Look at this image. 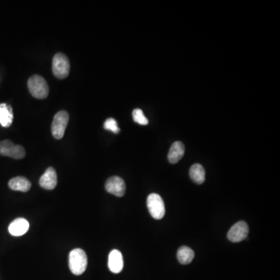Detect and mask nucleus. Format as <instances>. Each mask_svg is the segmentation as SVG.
Wrapping results in <instances>:
<instances>
[{
    "label": "nucleus",
    "instance_id": "nucleus-10",
    "mask_svg": "<svg viewBox=\"0 0 280 280\" xmlns=\"http://www.w3.org/2000/svg\"><path fill=\"white\" fill-rule=\"evenodd\" d=\"M124 262L123 257L118 250H112L109 256V268L113 273H121L123 270Z\"/></svg>",
    "mask_w": 280,
    "mask_h": 280
},
{
    "label": "nucleus",
    "instance_id": "nucleus-2",
    "mask_svg": "<svg viewBox=\"0 0 280 280\" xmlns=\"http://www.w3.org/2000/svg\"><path fill=\"white\" fill-rule=\"evenodd\" d=\"M30 93L34 98L45 99L49 95V88L47 82L42 76L34 75L31 76L27 83Z\"/></svg>",
    "mask_w": 280,
    "mask_h": 280
},
{
    "label": "nucleus",
    "instance_id": "nucleus-14",
    "mask_svg": "<svg viewBox=\"0 0 280 280\" xmlns=\"http://www.w3.org/2000/svg\"><path fill=\"white\" fill-rule=\"evenodd\" d=\"M13 119L12 108L6 104H0V125L3 127L10 126Z\"/></svg>",
    "mask_w": 280,
    "mask_h": 280
},
{
    "label": "nucleus",
    "instance_id": "nucleus-11",
    "mask_svg": "<svg viewBox=\"0 0 280 280\" xmlns=\"http://www.w3.org/2000/svg\"><path fill=\"white\" fill-rule=\"evenodd\" d=\"M30 224L27 220L24 218H17L11 223L9 226V232L15 237H19L25 234L29 229Z\"/></svg>",
    "mask_w": 280,
    "mask_h": 280
},
{
    "label": "nucleus",
    "instance_id": "nucleus-13",
    "mask_svg": "<svg viewBox=\"0 0 280 280\" xmlns=\"http://www.w3.org/2000/svg\"><path fill=\"white\" fill-rule=\"evenodd\" d=\"M9 187L13 191L27 192L31 188V184L26 177H16L11 179L9 181Z\"/></svg>",
    "mask_w": 280,
    "mask_h": 280
},
{
    "label": "nucleus",
    "instance_id": "nucleus-4",
    "mask_svg": "<svg viewBox=\"0 0 280 280\" xmlns=\"http://www.w3.org/2000/svg\"><path fill=\"white\" fill-rule=\"evenodd\" d=\"M69 119V114L65 111H60L56 113L52 124V133L56 139L63 137Z\"/></svg>",
    "mask_w": 280,
    "mask_h": 280
},
{
    "label": "nucleus",
    "instance_id": "nucleus-3",
    "mask_svg": "<svg viewBox=\"0 0 280 280\" xmlns=\"http://www.w3.org/2000/svg\"><path fill=\"white\" fill-rule=\"evenodd\" d=\"M70 63L69 58L62 53H57L53 61V72L58 79H65L69 76Z\"/></svg>",
    "mask_w": 280,
    "mask_h": 280
},
{
    "label": "nucleus",
    "instance_id": "nucleus-16",
    "mask_svg": "<svg viewBox=\"0 0 280 280\" xmlns=\"http://www.w3.org/2000/svg\"><path fill=\"white\" fill-rule=\"evenodd\" d=\"M177 257L181 264L188 265L193 260L195 253H194L193 250L188 248L187 246H182L177 251Z\"/></svg>",
    "mask_w": 280,
    "mask_h": 280
},
{
    "label": "nucleus",
    "instance_id": "nucleus-6",
    "mask_svg": "<svg viewBox=\"0 0 280 280\" xmlns=\"http://www.w3.org/2000/svg\"><path fill=\"white\" fill-rule=\"evenodd\" d=\"M0 154L6 156L14 159H23L25 157L26 152L24 147L20 145H16L10 140H3L0 142Z\"/></svg>",
    "mask_w": 280,
    "mask_h": 280
},
{
    "label": "nucleus",
    "instance_id": "nucleus-17",
    "mask_svg": "<svg viewBox=\"0 0 280 280\" xmlns=\"http://www.w3.org/2000/svg\"><path fill=\"white\" fill-rule=\"evenodd\" d=\"M132 117L134 121L139 123V125H146L149 123L148 119L144 115L141 109H135L132 112Z\"/></svg>",
    "mask_w": 280,
    "mask_h": 280
},
{
    "label": "nucleus",
    "instance_id": "nucleus-18",
    "mask_svg": "<svg viewBox=\"0 0 280 280\" xmlns=\"http://www.w3.org/2000/svg\"><path fill=\"white\" fill-rule=\"evenodd\" d=\"M105 129L112 131L114 133H118L120 132V128L117 126V121L114 118H109L106 120L104 125Z\"/></svg>",
    "mask_w": 280,
    "mask_h": 280
},
{
    "label": "nucleus",
    "instance_id": "nucleus-15",
    "mask_svg": "<svg viewBox=\"0 0 280 280\" xmlns=\"http://www.w3.org/2000/svg\"><path fill=\"white\" fill-rule=\"evenodd\" d=\"M190 177L194 182L202 184L206 180V172L204 168L199 164L192 165L189 170Z\"/></svg>",
    "mask_w": 280,
    "mask_h": 280
},
{
    "label": "nucleus",
    "instance_id": "nucleus-12",
    "mask_svg": "<svg viewBox=\"0 0 280 280\" xmlns=\"http://www.w3.org/2000/svg\"><path fill=\"white\" fill-rule=\"evenodd\" d=\"M184 154V146L181 142L173 143L168 153V161L171 164L178 162Z\"/></svg>",
    "mask_w": 280,
    "mask_h": 280
},
{
    "label": "nucleus",
    "instance_id": "nucleus-7",
    "mask_svg": "<svg viewBox=\"0 0 280 280\" xmlns=\"http://www.w3.org/2000/svg\"><path fill=\"white\" fill-rule=\"evenodd\" d=\"M248 232L249 229L248 224L244 221H239L229 229L227 233V238L231 242H240L248 237Z\"/></svg>",
    "mask_w": 280,
    "mask_h": 280
},
{
    "label": "nucleus",
    "instance_id": "nucleus-8",
    "mask_svg": "<svg viewBox=\"0 0 280 280\" xmlns=\"http://www.w3.org/2000/svg\"><path fill=\"white\" fill-rule=\"evenodd\" d=\"M105 189L109 193L117 197H122L125 195L126 186L123 179L117 176L109 177L105 183Z\"/></svg>",
    "mask_w": 280,
    "mask_h": 280
},
{
    "label": "nucleus",
    "instance_id": "nucleus-1",
    "mask_svg": "<svg viewBox=\"0 0 280 280\" xmlns=\"http://www.w3.org/2000/svg\"><path fill=\"white\" fill-rule=\"evenodd\" d=\"M69 270L74 275L83 274L87 267V256L85 251L80 248L72 250L69 256Z\"/></svg>",
    "mask_w": 280,
    "mask_h": 280
},
{
    "label": "nucleus",
    "instance_id": "nucleus-5",
    "mask_svg": "<svg viewBox=\"0 0 280 280\" xmlns=\"http://www.w3.org/2000/svg\"><path fill=\"white\" fill-rule=\"evenodd\" d=\"M147 207L150 215L156 220H161L165 215V206L163 199L158 194L152 193L147 198Z\"/></svg>",
    "mask_w": 280,
    "mask_h": 280
},
{
    "label": "nucleus",
    "instance_id": "nucleus-9",
    "mask_svg": "<svg viewBox=\"0 0 280 280\" xmlns=\"http://www.w3.org/2000/svg\"><path fill=\"white\" fill-rule=\"evenodd\" d=\"M41 187L46 190H53L57 185V174L53 168H49L39 181Z\"/></svg>",
    "mask_w": 280,
    "mask_h": 280
}]
</instances>
